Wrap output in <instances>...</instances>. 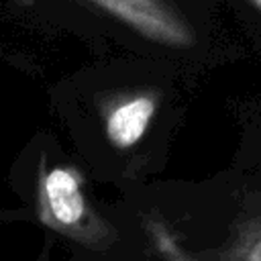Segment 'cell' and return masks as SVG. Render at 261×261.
<instances>
[{"label": "cell", "mask_w": 261, "mask_h": 261, "mask_svg": "<svg viewBox=\"0 0 261 261\" xmlns=\"http://www.w3.org/2000/svg\"><path fill=\"white\" fill-rule=\"evenodd\" d=\"M116 16L124 18L139 33L165 45H192L190 24L165 0H96Z\"/></svg>", "instance_id": "cell-1"}, {"label": "cell", "mask_w": 261, "mask_h": 261, "mask_svg": "<svg viewBox=\"0 0 261 261\" xmlns=\"http://www.w3.org/2000/svg\"><path fill=\"white\" fill-rule=\"evenodd\" d=\"M220 259L232 261H261V190L247 196L237 216L224 247L218 251Z\"/></svg>", "instance_id": "cell-2"}, {"label": "cell", "mask_w": 261, "mask_h": 261, "mask_svg": "<svg viewBox=\"0 0 261 261\" xmlns=\"http://www.w3.org/2000/svg\"><path fill=\"white\" fill-rule=\"evenodd\" d=\"M45 198L53 218L59 224H77L84 216V196L80 192L77 179L61 167H55L45 177Z\"/></svg>", "instance_id": "cell-3"}, {"label": "cell", "mask_w": 261, "mask_h": 261, "mask_svg": "<svg viewBox=\"0 0 261 261\" xmlns=\"http://www.w3.org/2000/svg\"><path fill=\"white\" fill-rule=\"evenodd\" d=\"M155 112V100L151 96H139L124 104L108 116V137L118 147L135 145L147 130Z\"/></svg>", "instance_id": "cell-4"}, {"label": "cell", "mask_w": 261, "mask_h": 261, "mask_svg": "<svg viewBox=\"0 0 261 261\" xmlns=\"http://www.w3.org/2000/svg\"><path fill=\"white\" fill-rule=\"evenodd\" d=\"M249 2H251V4H253V6H255L259 12H261V0H249Z\"/></svg>", "instance_id": "cell-5"}]
</instances>
